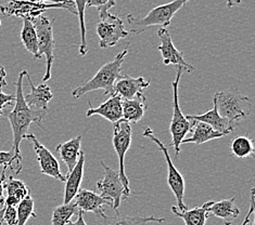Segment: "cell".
I'll return each instance as SVG.
<instances>
[{"mask_svg": "<svg viewBox=\"0 0 255 225\" xmlns=\"http://www.w3.org/2000/svg\"><path fill=\"white\" fill-rule=\"evenodd\" d=\"M26 71H22L17 80L15 82V101H14V108L7 115V117L10 121L12 133H13V144L12 149L15 151L16 155H21L20 144L22 140L25 137L29 126L32 124L41 126V120L46 116L47 111H41V109H34L31 108L24 100L23 93V79L25 77Z\"/></svg>", "mask_w": 255, "mask_h": 225, "instance_id": "cell-1", "label": "cell"}, {"mask_svg": "<svg viewBox=\"0 0 255 225\" xmlns=\"http://www.w3.org/2000/svg\"><path fill=\"white\" fill-rule=\"evenodd\" d=\"M127 53H128V50L126 48L122 52L119 53L113 61L103 65L93 78H90L88 81L73 90V98L81 99L85 94L95 90H103L105 95H113L114 83L122 73V64L125 61Z\"/></svg>", "mask_w": 255, "mask_h": 225, "instance_id": "cell-2", "label": "cell"}, {"mask_svg": "<svg viewBox=\"0 0 255 225\" xmlns=\"http://www.w3.org/2000/svg\"><path fill=\"white\" fill-rule=\"evenodd\" d=\"M214 98L216 99L218 113L222 117L228 120L229 125L233 128L239 121L250 116L252 112V100L240 93L236 87L216 92Z\"/></svg>", "mask_w": 255, "mask_h": 225, "instance_id": "cell-3", "label": "cell"}, {"mask_svg": "<svg viewBox=\"0 0 255 225\" xmlns=\"http://www.w3.org/2000/svg\"><path fill=\"white\" fill-rule=\"evenodd\" d=\"M189 0H174L172 2L164 3L151 10L149 13L143 17H137L132 14L127 15V23H128L130 33L133 35H139L151 26L166 27L171 24L174 15L186 5Z\"/></svg>", "mask_w": 255, "mask_h": 225, "instance_id": "cell-4", "label": "cell"}, {"mask_svg": "<svg viewBox=\"0 0 255 225\" xmlns=\"http://www.w3.org/2000/svg\"><path fill=\"white\" fill-rule=\"evenodd\" d=\"M49 9H65L72 14L77 15L74 3H49L34 0H11L0 5V12L5 16H17L22 19L33 20Z\"/></svg>", "mask_w": 255, "mask_h": 225, "instance_id": "cell-5", "label": "cell"}, {"mask_svg": "<svg viewBox=\"0 0 255 225\" xmlns=\"http://www.w3.org/2000/svg\"><path fill=\"white\" fill-rule=\"evenodd\" d=\"M37 34L38 52L34 60H39L42 56L46 57V73L42 78V81L46 82L51 78L52 62L54 59V35H53V23L56 19L49 20L44 15H39L31 20Z\"/></svg>", "mask_w": 255, "mask_h": 225, "instance_id": "cell-6", "label": "cell"}, {"mask_svg": "<svg viewBox=\"0 0 255 225\" xmlns=\"http://www.w3.org/2000/svg\"><path fill=\"white\" fill-rule=\"evenodd\" d=\"M184 69L177 66V74H176L175 80L172 82L173 87V117L171 121V126H169V132L172 136V142L168 143L166 147L171 148L174 147L175 154L179 155L180 153V145L183 139L186 138L187 133L191 131L192 123L191 120L187 119V117L183 114L179 106V100H178V84L179 80L183 75Z\"/></svg>", "mask_w": 255, "mask_h": 225, "instance_id": "cell-7", "label": "cell"}, {"mask_svg": "<svg viewBox=\"0 0 255 225\" xmlns=\"http://www.w3.org/2000/svg\"><path fill=\"white\" fill-rule=\"evenodd\" d=\"M143 137L150 139L151 141L154 142L157 147H159V150L162 151V154L164 155V158H165L166 165H167V184L171 188V191L173 192L174 196L177 200V208L180 210H185L188 207L184 203V197H185V180L183 178V175L180 174L176 167L174 166V163L171 159V156L168 154V148L166 145H164L159 139H156L154 133L151 128L147 127L143 131Z\"/></svg>", "mask_w": 255, "mask_h": 225, "instance_id": "cell-8", "label": "cell"}, {"mask_svg": "<svg viewBox=\"0 0 255 225\" xmlns=\"http://www.w3.org/2000/svg\"><path fill=\"white\" fill-rule=\"evenodd\" d=\"M113 148L117 151L119 156V175L120 179L125 187L126 197H129L130 195V188H129V180L127 178L125 173V155L127 150L130 148L131 143V127L128 121L124 120L123 118L120 119L118 123L114 124V130H113Z\"/></svg>", "mask_w": 255, "mask_h": 225, "instance_id": "cell-9", "label": "cell"}, {"mask_svg": "<svg viewBox=\"0 0 255 225\" xmlns=\"http://www.w3.org/2000/svg\"><path fill=\"white\" fill-rule=\"evenodd\" d=\"M97 34L100 38L99 47L107 49L117 45L121 39L126 38L129 32H127L123 20L119 15L108 12L101 16V21L97 25Z\"/></svg>", "mask_w": 255, "mask_h": 225, "instance_id": "cell-10", "label": "cell"}, {"mask_svg": "<svg viewBox=\"0 0 255 225\" xmlns=\"http://www.w3.org/2000/svg\"><path fill=\"white\" fill-rule=\"evenodd\" d=\"M100 162L105 169V174L101 180L97 182V190L100 192L101 197L111 200L113 210L118 212L123 197L125 196L127 198L125 187L120 179L118 170L115 171L112 168L108 167L103 160H100Z\"/></svg>", "mask_w": 255, "mask_h": 225, "instance_id": "cell-11", "label": "cell"}, {"mask_svg": "<svg viewBox=\"0 0 255 225\" xmlns=\"http://www.w3.org/2000/svg\"><path fill=\"white\" fill-rule=\"evenodd\" d=\"M24 139L29 140V141L33 143L36 158H37V161L39 163L41 173L49 175L51 178L61 182H65V175L62 174L59 161L57 160V158L53 156L51 151L46 147H44V145L38 141V139L34 135H32V133H29V135L26 133Z\"/></svg>", "mask_w": 255, "mask_h": 225, "instance_id": "cell-12", "label": "cell"}, {"mask_svg": "<svg viewBox=\"0 0 255 225\" xmlns=\"http://www.w3.org/2000/svg\"><path fill=\"white\" fill-rule=\"evenodd\" d=\"M157 36H159L161 41V45L157 47V49H159L162 54L163 63L165 65L180 66L187 73H191L194 68L189 63H187L184 59L183 53L176 49L172 41L171 35H169V32L166 29V27H161L157 30Z\"/></svg>", "mask_w": 255, "mask_h": 225, "instance_id": "cell-13", "label": "cell"}, {"mask_svg": "<svg viewBox=\"0 0 255 225\" xmlns=\"http://www.w3.org/2000/svg\"><path fill=\"white\" fill-rule=\"evenodd\" d=\"M150 80L143 77L133 78L127 74L121 73L118 80L114 83V93L120 94L122 99H144L143 91L150 86Z\"/></svg>", "mask_w": 255, "mask_h": 225, "instance_id": "cell-14", "label": "cell"}, {"mask_svg": "<svg viewBox=\"0 0 255 225\" xmlns=\"http://www.w3.org/2000/svg\"><path fill=\"white\" fill-rule=\"evenodd\" d=\"M74 199L77 210L83 211L84 214L85 212H93L98 218H101L106 214L105 208H103L106 205L112 207V202L110 199L103 198L99 194L88 190L78 191Z\"/></svg>", "mask_w": 255, "mask_h": 225, "instance_id": "cell-15", "label": "cell"}, {"mask_svg": "<svg viewBox=\"0 0 255 225\" xmlns=\"http://www.w3.org/2000/svg\"><path fill=\"white\" fill-rule=\"evenodd\" d=\"M122 102V96L114 93L113 95L109 96V99L98 107H93L90 105L86 113V116L92 117L94 115H99V116H102L103 118H106L114 125L115 123H118L120 119L123 118Z\"/></svg>", "mask_w": 255, "mask_h": 225, "instance_id": "cell-16", "label": "cell"}, {"mask_svg": "<svg viewBox=\"0 0 255 225\" xmlns=\"http://www.w3.org/2000/svg\"><path fill=\"white\" fill-rule=\"evenodd\" d=\"M25 77L27 78L29 87H31V92L24 95V100H25L26 104L31 108L41 109V111L48 112V104H49V102L53 98L50 87L45 82L36 87L33 83L31 77H29L28 73H26Z\"/></svg>", "mask_w": 255, "mask_h": 225, "instance_id": "cell-17", "label": "cell"}, {"mask_svg": "<svg viewBox=\"0 0 255 225\" xmlns=\"http://www.w3.org/2000/svg\"><path fill=\"white\" fill-rule=\"evenodd\" d=\"M84 166L85 153L84 151H81L80 158H78L75 167L65 175V191L63 204H69L73 202V199H74L77 192L81 190V184L84 176Z\"/></svg>", "mask_w": 255, "mask_h": 225, "instance_id": "cell-18", "label": "cell"}, {"mask_svg": "<svg viewBox=\"0 0 255 225\" xmlns=\"http://www.w3.org/2000/svg\"><path fill=\"white\" fill-rule=\"evenodd\" d=\"M187 119L190 120H197V121H202V123H205L210 125L214 130L225 133V135H229L235 128L229 125L228 120L226 118L222 117L220 113L217 111V105H216V99L213 98V108L210 109L204 114L201 115H188L186 116Z\"/></svg>", "mask_w": 255, "mask_h": 225, "instance_id": "cell-19", "label": "cell"}, {"mask_svg": "<svg viewBox=\"0 0 255 225\" xmlns=\"http://www.w3.org/2000/svg\"><path fill=\"white\" fill-rule=\"evenodd\" d=\"M191 123H192V128L190 132H192V137L188 139L184 138L183 141H181V144L193 143L196 145H201L205 142L212 141V140L223 138L226 136L225 133L214 130L210 125L202 123V121L191 120Z\"/></svg>", "mask_w": 255, "mask_h": 225, "instance_id": "cell-20", "label": "cell"}, {"mask_svg": "<svg viewBox=\"0 0 255 225\" xmlns=\"http://www.w3.org/2000/svg\"><path fill=\"white\" fill-rule=\"evenodd\" d=\"M236 197H232L230 199H224L221 202L212 204L208 208L209 217L212 215L216 218L223 219L225 225H232L233 222L240 215V210L235 204Z\"/></svg>", "mask_w": 255, "mask_h": 225, "instance_id": "cell-21", "label": "cell"}, {"mask_svg": "<svg viewBox=\"0 0 255 225\" xmlns=\"http://www.w3.org/2000/svg\"><path fill=\"white\" fill-rule=\"evenodd\" d=\"M82 136L71 139L70 141L59 144L56 150L60 158L68 167V172L75 167L76 162L81 155V145H82Z\"/></svg>", "mask_w": 255, "mask_h": 225, "instance_id": "cell-22", "label": "cell"}, {"mask_svg": "<svg viewBox=\"0 0 255 225\" xmlns=\"http://www.w3.org/2000/svg\"><path fill=\"white\" fill-rule=\"evenodd\" d=\"M3 187L4 191L7 192V198H4V206L16 207L23 198L31 194V190L24 184V182L14 179L13 176H9V179L4 180Z\"/></svg>", "mask_w": 255, "mask_h": 225, "instance_id": "cell-23", "label": "cell"}, {"mask_svg": "<svg viewBox=\"0 0 255 225\" xmlns=\"http://www.w3.org/2000/svg\"><path fill=\"white\" fill-rule=\"evenodd\" d=\"M100 220L102 225H145L150 222L154 223H163L165 222V218H157L154 216L151 217H129V216H122L117 212L115 216H107L103 215Z\"/></svg>", "mask_w": 255, "mask_h": 225, "instance_id": "cell-24", "label": "cell"}, {"mask_svg": "<svg viewBox=\"0 0 255 225\" xmlns=\"http://www.w3.org/2000/svg\"><path fill=\"white\" fill-rule=\"evenodd\" d=\"M213 204L212 200L206 202L199 208L194 209H185V210H178L177 207H172V212L180 219H183L185 225H205L206 219L209 218L208 215V208Z\"/></svg>", "mask_w": 255, "mask_h": 225, "instance_id": "cell-25", "label": "cell"}, {"mask_svg": "<svg viewBox=\"0 0 255 225\" xmlns=\"http://www.w3.org/2000/svg\"><path fill=\"white\" fill-rule=\"evenodd\" d=\"M123 107V119L128 121V123L136 124L139 120H141L145 109H147V104H145L144 99H131L126 100L123 99L122 102Z\"/></svg>", "mask_w": 255, "mask_h": 225, "instance_id": "cell-26", "label": "cell"}, {"mask_svg": "<svg viewBox=\"0 0 255 225\" xmlns=\"http://www.w3.org/2000/svg\"><path fill=\"white\" fill-rule=\"evenodd\" d=\"M21 40L23 46L25 47L27 52L33 54V58L37 56L38 42L37 34L34 27V24L31 20L23 19V28L21 30Z\"/></svg>", "mask_w": 255, "mask_h": 225, "instance_id": "cell-27", "label": "cell"}, {"mask_svg": "<svg viewBox=\"0 0 255 225\" xmlns=\"http://www.w3.org/2000/svg\"><path fill=\"white\" fill-rule=\"evenodd\" d=\"M230 150H232V153L238 158H248L254 154L252 140L246 136L235 138Z\"/></svg>", "mask_w": 255, "mask_h": 225, "instance_id": "cell-28", "label": "cell"}, {"mask_svg": "<svg viewBox=\"0 0 255 225\" xmlns=\"http://www.w3.org/2000/svg\"><path fill=\"white\" fill-rule=\"evenodd\" d=\"M75 4V9L77 11L78 19H80V28H81V44H80V54L82 57L86 56L88 51L87 46V30L85 25V10H86V0H73Z\"/></svg>", "mask_w": 255, "mask_h": 225, "instance_id": "cell-29", "label": "cell"}, {"mask_svg": "<svg viewBox=\"0 0 255 225\" xmlns=\"http://www.w3.org/2000/svg\"><path fill=\"white\" fill-rule=\"evenodd\" d=\"M77 212V207L75 203L63 204L57 207L52 212L51 223L52 225H65L70 221L71 217Z\"/></svg>", "mask_w": 255, "mask_h": 225, "instance_id": "cell-30", "label": "cell"}, {"mask_svg": "<svg viewBox=\"0 0 255 225\" xmlns=\"http://www.w3.org/2000/svg\"><path fill=\"white\" fill-rule=\"evenodd\" d=\"M22 156L16 155L13 149L8 151L0 150V166H2L5 171L9 168L13 173L19 174L22 170Z\"/></svg>", "mask_w": 255, "mask_h": 225, "instance_id": "cell-31", "label": "cell"}, {"mask_svg": "<svg viewBox=\"0 0 255 225\" xmlns=\"http://www.w3.org/2000/svg\"><path fill=\"white\" fill-rule=\"evenodd\" d=\"M17 212V222L16 225H25L29 218H36L34 212V200L31 197V194L25 198H23L19 205L16 206Z\"/></svg>", "mask_w": 255, "mask_h": 225, "instance_id": "cell-32", "label": "cell"}, {"mask_svg": "<svg viewBox=\"0 0 255 225\" xmlns=\"http://www.w3.org/2000/svg\"><path fill=\"white\" fill-rule=\"evenodd\" d=\"M117 5V0H86V7H95L100 17L107 14L109 10Z\"/></svg>", "mask_w": 255, "mask_h": 225, "instance_id": "cell-33", "label": "cell"}, {"mask_svg": "<svg viewBox=\"0 0 255 225\" xmlns=\"http://www.w3.org/2000/svg\"><path fill=\"white\" fill-rule=\"evenodd\" d=\"M3 220L8 225H16L17 222V212L16 207L4 206L3 210Z\"/></svg>", "mask_w": 255, "mask_h": 225, "instance_id": "cell-34", "label": "cell"}, {"mask_svg": "<svg viewBox=\"0 0 255 225\" xmlns=\"http://www.w3.org/2000/svg\"><path fill=\"white\" fill-rule=\"evenodd\" d=\"M15 101V94H5L0 90V113L3 114V108L11 105Z\"/></svg>", "mask_w": 255, "mask_h": 225, "instance_id": "cell-35", "label": "cell"}, {"mask_svg": "<svg viewBox=\"0 0 255 225\" xmlns=\"http://www.w3.org/2000/svg\"><path fill=\"white\" fill-rule=\"evenodd\" d=\"M254 191H255L254 188H252L250 192V208H249V212L247 214L245 220H244V222H242L241 225H247L249 222H250V218L254 212Z\"/></svg>", "mask_w": 255, "mask_h": 225, "instance_id": "cell-36", "label": "cell"}, {"mask_svg": "<svg viewBox=\"0 0 255 225\" xmlns=\"http://www.w3.org/2000/svg\"><path fill=\"white\" fill-rule=\"evenodd\" d=\"M5 180V170L2 169V173L1 176H0V206L3 207L4 206V187H3V183Z\"/></svg>", "mask_w": 255, "mask_h": 225, "instance_id": "cell-37", "label": "cell"}, {"mask_svg": "<svg viewBox=\"0 0 255 225\" xmlns=\"http://www.w3.org/2000/svg\"><path fill=\"white\" fill-rule=\"evenodd\" d=\"M77 214H78V218L76 221H74V222L69 221L65 225H87L86 222H85V220H84V212L81 210H77Z\"/></svg>", "mask_w": 255, "mask_h": 225, "instance_id": "cell-38", "label": "cell"}, {"mask_svg": "<svg viewBox=\"0 0 255 225\" xmlns=\"http://www.w3.org/2000/svg\"><path fill=\"white\" fill-rule=\"evenodd\" d=\"M5 77H7V72H5L2 65H0V90H1L4 86H7Z\"/></svg>", "mask_w": 255, "mask_h": 225, "instance_id": "cell-39", "label": "cell"}, {"mask_svg": "<svg viewBox=\"0 0 255 225\" xmlns=\"http://www.w3.org/2000/svg\"><path fill=\"white\" fill-rule=\"evenodd\" d=\"M39 2H49V3H74L73 0H34Z\"/></svg>", "mask_w": 255, "mask_h": 225, "instance_id": "cell-40", "label": "cell"}, {"mask_svg": "<svg viewBox=\"0 0 255 225\" xmlns=\"http://www.w3.org/2000/svg\"><path fill=\"white\" fill-rule=\"evenodd\" d=\"M226 1H227V8L228 9H232L233 7H235V5L241 3V0H226Z\"/></svg>", "mask_w": 255, "mask_h": 225, "instance_id": "cell-41", "label": "cell"}, {"mask_svg": "<svg viewBox=\"0 0 255 225\" xmlns=\"http://www.w3.org/2000/svg\"><path fill=\"white\" fill-rule=\"evenodd\" d=\"M3 210H4V206L2 207L1 209H0V225H8L5 223V221L3 220Z\"/></svg>", "mask_w": 255, "mask_h": 225, "instance_id": "cell-42", "label": "cell"}, {"mask_svg": "<svg viewBox=\"0 0 255 225\" xmlns=\"http://www.w3.org/2000/svg\"><path fill=\"white\" fill-rule=\"evenodd\" d=\"M2 115H3L2 113H0V116H2Z\"/></svg>", "mask_w": 255, "mask_h": 225, "instance_id": "cell-43", "label": "cell"}, {"mask_svg": "<svg viewBox=\"0 0 255 225\" xmlns=\"http://www.w3.org/2000/svg\"><path fill=\"white\" fill-rule=\"evenodd\" d=\"M0 25H1V21H0Z\"/></svg>", "mask_w": 255, "mask_h": 225, "instance_id": "cell-44", "label": "cell"}]
</instances>
